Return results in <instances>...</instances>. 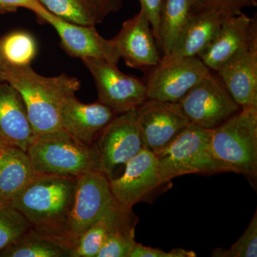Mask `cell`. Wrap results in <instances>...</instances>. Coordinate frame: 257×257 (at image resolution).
Returning <instances> with one entry per match:
<instances>
[{"instance_id":"4","label":"cell","mask_w":257,"mask_h":257,"mask_svg":"<svg viewBox=\"0 0 257 257\" xmlns=\"http://www.w3.org/2000/svg\"><path fill=\"white\" fill-rule=\"evenodd\" d=\"M214 156L229 169L249 179L257 176V107L241 110L212 130Z\"/></svg>"},{"instance_id":"14","label":"cell","mask_w":257,"mask_h":257,"mask_svg":"<svg viewBox=\"0 0 257 257\" xmlns=\"http://www.w3.org/2000/svg\"><path fill=\"white\" fill-rule=\"evenodd\" d=\"M111 41L120 58L128 67L139 69H151L161 60L158 45L150 21L143 10L122 24L117 35Z\"/></svg>"},{"instance_id":"24","label":"cell","mask_w":257,"mask_h":257,"mask_svg":"<svg viewBox=\"0 0 257 257\" xmlns=\"http://www.w3.org/2000/svg\"><path fill=\"white\" fill-rule=\"evenodd\" d=\"M52 15L68 23L95 26L99 23L96 0H38Z\"/></svg>"},{"instance_id":"1","label":"cell","mask_w":257,"mask_h":257,"mask_svg":"<svg viewBox=\"0 0 257 257\" xmlns=\"http://www.w3.org/2000/svg\"><path fill=\"white\" fill-rule=\"evenodd\" d=\"M3 81L21 96L36 136L62 130V103L80 88V82L75 77L66 74L45 77L35 72L31 65L15 67L5 63Z\"/></svg>"},{"instance_id":"18","label":"cell","mask_w":257,"mask_h":257,"mask_svg":"<svg viewBox=\"0 0 257 257\" xmlns=\"http://www.w3.org/2000/svg\"><path fill=\"white\" fill-rule=\"evenodd\" d=\"M224 17L214 8L196 5L170 55L161 59L198 57L216 37Z\"/></svg>"},{"instance_id":"19","label":"cell","mask_w":257,"mask_h":257,"mask_svg":"<svg viewBox=\"0 0 257 257\" xmlns=\"http://www.w3.org/2000/svg\"><path fill=\"white\" fill-rule=\"evenodd\" d=\"M35 137L21 96L9 83L0 82V144L28 152Z\"/></svg>"},{"instance_id":"31","label":"cell","mask_w":257,"mask_h":257,"mask_svg":"<svg viewBox=\"0 0 257 257\" xmlns=\"http://www.w3.org/2000/svg\"><path fill=\"white\" fill-rule=\"evenodd\" d=\"M140 3V9L145 12L150 21L152 32L157 43L160 45V11L163 0H139Z\"/></svg>"},{"instance_id":"27","label":"cell","mask_w":257,"mask_h":257,"mask_svg":"<svg viewBox=\"0 0 257 257\" xmlns=\"http://www.w3.org/2000/svg\"><path fill=\"white\" fill-rule=\"evenodd\" d=\"M30 227L21 213L9 204H0V251L20 239Z\"/></svg>"},{"instance_id":"20","label":"cell","mask_w":257,"mask_h":257,"mask_svg":"<svg viewBox=\"0 0 257 257\" xmlns=\"http://www.w3.org/2000/svg\"><path fill=\"white\" fill-rule=\"evenodd\" d=\"M36 175L27 152L4 147L0 152V204L10 205Z\"/></svg>"},{"instance_id":"3","label":"cell","mask_w":257,"mask_h":257,"mask_svg":"<svg viewBox=\"0 0 257 257\" xmlns=\"http://www.w3.org/2000/svg\"><path fill=\"white\" fill-rule=\"evenodd\" d=\"M27 153L37 175L77 177L102 172L95 145H83L63 130L37 135Z\"/></svg>"},{"instance_id":"11","label":"cell","mask_w":257,"mask_h":257,"mask_svg":"<svg viewBox=\"0 0 257 257\" xmlns=\"http://www.w3.org/2000/svg\"><path fill=\"white\" fill-rule=\"evenodd\" d=\"M138 123L144 148L156 155L190 124L178 103L150 99L138 108Z\"/></svg>"},{"instance_id":"7","label":"cell","mask_w":257,"mask_h":257,"mask_svg":"<svg viewBox=\"0 0 257 257\" xmlns=\"http://www.w3.org/2000/svg\"><path fill=\"white\" fill-rule=\"evenodd\" d=\"M177 103L189 122L207 130H214L241 110L211 71Z\"/></svg>"},{"instance_id":"12","label":"cell","mask_w":257,"mask_h":257,"mask_svg":"<svg viewBox=\"0 0 257 257\" xmlns=\"http://www.w3.org/2000/svg\"><path fill=\"white\" fill-rule=\"evenodd\" d=\"M42 23L50 25L58 34L60 45L69 55L81 59H98L117 65L119 54L111 40H106L94 26L68 23L45 8L35 13Z\"/></svg>"},{"instance_id":"6","label":"cell","mask_w":257,"mask_h":257,"mask_svg":"<svg viewBox=\"0 0 257 257\" xmlns=\"http://www.w3.org/2000/svg\"><path fill=\"white\" fill-rule=\"evenodd\" d=\"M116 202L104 172L91 171L76 177L73 205L66 231V239L72 249L80 235Z\"/></svg>"},{"instance_id":"8","label":"cell","mask_w":257,"mask_h":257,"mask_svg":"<svg viewBox=\"0 0 257 257\" xmlns=\"http://www.w3.org/2000/svg\"><path fill=\"white\" fill-rule=\"evenodd\" d=\"M82 62L94 79L98 101L118 114L138 109L147 100L145 82L123 73L116 64L98 59Z\"/></svg>"},{"instance_id":"13","label":"cell","mask_w":257,"mask_h":257,"mask_svg":"<svg viewBox=\"0 0 257 257\" xmlns=\"http://www.w3.org/2000/svg\"><path fill=\"white\" fill-rule=\"evenodd\" d=\"M162 184L158 158L145 148L126 163L121 175L109 180L115 199L130 207Z\"/></svg>"},{"instance_id":"10","label":"cell","mask_w":257,"mask_h":257,"mask_svg":"<svg viewBox=\"0 0 257 257\" xmlns=\"http://www.w3.org/2000/svg\"><path fill=\"white\" fill-rule=\"evenodd\" d=\"M210 72L198 57L161 59L145 82L147 99L177 103Z\"/></svg>"},{"instance_id":"21","label":"cell","mask_w":257,"mask_h":257,"mask_svg":"<svg viewBox=\"0 0 257 257\" xmlns=\"http://www.w3.org/2000/svg\"><path fill=\"white\" fill-rule=\"evenodd\" d=\"M72 248L62 240L30 227L0 257H72Z\"/></svg>"},{"instance_id":"29","label":"cell","mask_w":257,"mask_h":257,"mask_svg":"<svg viewBox=\"0 0 257 257\" xmlns=\"http://www.w3.org/2000/svg\"><path fill=\"white\" fill-rule=\"evenodd\" d=\"M197 5L214 8L224 16L241 14L245 8L256 7V0H197Z\"/></svg>"},{"instance_id":"17","label":"cell","mask_w":257,"mask_h":257,"mask_svg":"<svg viewBox=\"0 0 257 257\" xmlns=\"http://www.w3.org/2000/svg\"><path fill=\"white\" fill-rule=\"evenodd\" d=\"M216 72L241 109L257 107V38Z\"/></svg>"},{"instance_id":"25","label":"cell","mask_w":257,"mask_h":257,"mask_svg":"<svg viewBox=\"0 0 257 257\" xmlns=\"http://www.w3.org/2000/svg\"><path fill=\"white\" fill-rule=\"evenodd\" d=\"M138 219L133 210L117 223L106 236L96 257H128L135 241Z\"/></svg>"},{"instance_id":"34","label":"cell","mask_w":257,"mask_h":257,"mask_svg":"<svg viewBox=\"0 0 257 257\" xmlns=\"http://www.w3.org/2000/svg\"><path fill=\"white\" fill-rule=\"evenodd\" d=\"M5 62L2 56L1 50H0V82H4L3 81V72H4V67Z\"/></svg>"},{"instance_id":"35","label":"cell","mask_w":257,"mask_h":257,"mask_svg":"<svg viewBox=\"0 0 257 257\" xmlns=\"http://www.w3.org/2000/svg\"><path fill=\"white\" fill-rule=\"evenodd\" d=\"M4 145H2V144H0V152L2 151V150H3V148H4Z\"/></svg>"},{"instance_id":"28","label":"cell","mask_w":257,"mask_h":257,"mask_svg":"<svg viewBox=\"0 0 257 257\" xmlns=\"http://www.w3.org/2000/svg\"><path fill=\"white\" fill-rule=\"evenodd\" d=\"M212 256L256 257L257 256V212L243 234L229 249L216 248Z\"/></svg>"},{"instance_id":"15","label":"cell","mask_w":257,"mask_h":257,"mask_svg":"<svg viewBox=\"0 0 257 257\" xmlns=\"http://www.w3.org/2000/svg\"><path fill=\"white\" fill-rule=\"evenodd\" d=\"M257 38L256 14L224 17L214 40L198 56L209 70L217 72L225 63Z\"/></svg>"},{"instance_id":"22","label":"cell","mask_w":257,"mask_h":257,"mask_svg":"<svg viewBox=\"0 0 257 257\" xmlns=\"http://www.w3.org/2000/svg\"><path fill=\"white\" fill-rule=\"evenodd\" d=\"M197 0H163L160 11V45L163 57L170 55Z\"/></svg>"},{"instance_id":"30","label":"cell","mask_w":257,"mask_h":257,"mask_svg":"<svg viewBox=\"0 0 257 257\" xmlns=\"http://www.w3.org/2000/svg\"><path fill=\"white\" fill-rule=\"evenodd\" d=\"M197 254L192 251H187L184 248H174L169 252L162 251L160 248L144 246L142 243H136L128 257H195Z\"/></svg>"},{"instance_id":"16","label":"cell","mask_w":257,"mask_h":257,"mask_svg":"<svg viewBox=\"0 0 257 257\" xmlns=\"http://www.w3.org/2000/svg\"><path fill=\"white\" fill-rule=\"evenodd\" d=\"M117 115L99 101L84 104L74 94L67 97L61 106V126L79 143L93 145L104 128Z\"/></svg>"},{"instance_id":"5","label":"cell","mask_w":257,"mask_h":257,"mask_svg":"<svg viewBox=\"0 0 257 257\" xmlns=\"http://www.w3.org/2000/svg\"><path fill=\"white\" fill-rule=\"evenodd\" d=\"M212 130L190 123L172 144L157 155L164 183L189 174L231 172L214 156Z\"/></svg>"},{"instance_id":"9","label":"cell","mask_w":257,"mask_h":257,"mask_svg":"<svg viewBox=\"0 0 257 257\" xmlns=\"http://www.w3.org/2000/svg\"><path fill=\"white\" fill-rule=\"evenodd\" d=\"M101 168L111 180L144 148L138 123V109L118 114L96 140Z\"/></svg>"},{"instance_id":"33","label":"cell","mask_w":257,"mask_h":257,"mask_svg":"<svg viewBox=\"0 0 257 257\" xmlns=\"http://www.w3.org/2000/svg\"><path fill=\"white\" fill-rule=\"evenodd\" d=\"M123 1L124 0H96L99 23L108 15L119 11L122 7Z\"/></svg>"},{"instance_id":"23","label":"cell","mask_w":257,"mask_h":257,"mask_svg":"<svg viewBox=\"0 0 257 257\" xmlns=\"http://www.w3.org/2000/svg\"><path fill=\"white\" fill-rule=\"evenodd\" d=\"M133 207L116 203L100 219L96 221L74 243L72 257H96L109 231Z\"/></svg>"},{"instance_id":"32","label":"cell","mask_w":257,"mask_h":257,"mask_svg":"<svg viewBox=\"0 0 257 257\" xmlns=\"http://www.w3.org/2000/svg\"><path fill=\"white\" fill-rule=\"evenodd\" d=\"M20 8H25L35 13L45 8L38 0H0V13H14Z\"/></svg>"},{"instance_id":"26","label":"cell","mask_w":257,"mask_h":257,"mask_svg":"<svg viewBox=\"0 0 257 257\" xmlns=\"http://www.w3.org/2000/svg\"><path fill=\"white\" fill-rule=\"evenodd\" d=\"M0 50L5 63L15 67L31 64L37 55L36 41L25 31L11 32L0 41Z\"/></svg>"},{"instance_id":"2","label":"cell","mask_w":257,"mask_h":257,"mask_svg":"<svg viewBox=\"0 0 257 257\" xmlns=\"http://www.w3.org/2000/svg\"><path fill=\"white\" fill-rule=\"evenodd\" d=\"M75 187L76 177L37 175L10 205L25 216L31 227L58 238L70 247L66 231Z\"/></svg>"}]
</instances>
